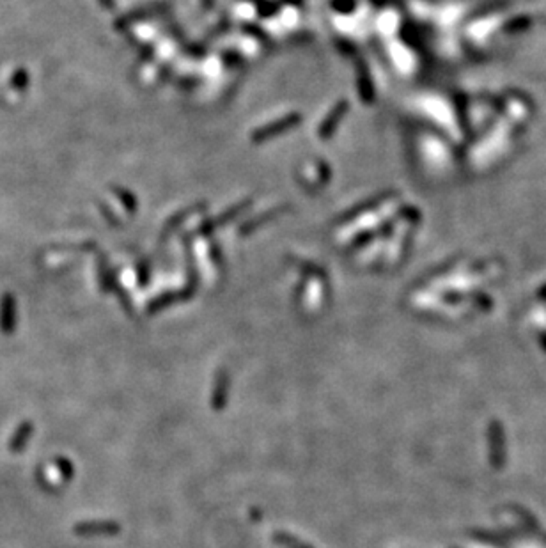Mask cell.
Returning a JSON list of instances; mask_svg holds the SVG:
<instances>
[{
  "label": "cell",
  "mask_w": 546,
  "mask_h": 548,
  "mask_svg": "<svg viewBox=\"0 0 546 548\" xmlns=\"http://www.w3.org/2000/svg\"><path fill=\"white\" fill-rule=\"evenodd\" d=\"M32 431H34V426H32L31 422H23L22 426L16 430V433L13 435V439H11L9 449H11V451H20V449L27 444V440H29V436H31Z\"/></svg>",
  "instance_id": "obj_1"
},
{
  "label": "cell",
  "mask_w": 546,
  "mask_h": 548,
  "mask_svg": "<svg viewBox=\"0 0 546 548\" xmlns=\"http://www.w3.org/2000/svg\"><path fill=\"white\" fill-rule=\"evenodd\" d=\"M13 302H11V298H5L4 302H2V319H0V326H2V330L4 332H11L13 330Z\"/></svg>",
  "instance_id": "obj_2"
}]
</instances>
